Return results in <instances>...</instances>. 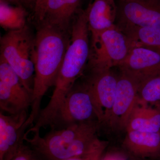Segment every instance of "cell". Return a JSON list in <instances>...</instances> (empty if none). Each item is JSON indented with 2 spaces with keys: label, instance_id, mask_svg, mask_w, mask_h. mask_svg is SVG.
Listing matches in <instances>:
<instances>
[{
  "label": "cell",
  "instance_id": "obj_10",
  "mask_svg": "<svg viewBox=\"0 0 160 160\" xmlns=\"http://www.w3.org/2000/svg\"><path fill=\"white\" fill-rule=\"evenodd\" d=\"M118 67L139 86L147 80L160 77V53L144 47H133Z\"/></svg>",
  "mask_w": 160,
  "mask_h": 160
},
{
  "label": "cell",
  "instance_id": "obj_21",
  "mask_svg": "<svg viewBox=\"0 0 160 160\" xmlns=\"http://www.w3.org/2000/svg\"><path fill=\"white\" fill-rule=\"evenodd\" d=\"M9 160H40L39 157L30 146L23 142Z\"/></svg>",
  "mask_w": 160,
  "mask_h": 160
},
{
  "label": "cell",
  "instance_id": "obj_5",
  "mask_svg": "<svg viewBox=\"0 0 160 160\" xmlns=\"http://www.w3.org/2000/svg\"><path fill=\"white\" fill-rule=\"evenodd\" d=\"M132 48L129 38L116 25L91 36L89 56L91 69H109L118 66Z\"/></svg>",
  "mask_w": 160,
  "mask_h": 160
},
{
  "label": "cell",
  "instance_id": "obj_6",
  "mask_svg": "<svg viewBox=\"0 0 160 160\" xmlns=\"http://www.w3.org/2000/svg\"><path fill=\"white\" fill-rule=\"evenodd\" d=\"M90 122L99 124L93 97L86 80L76 82L65 98L52 128Z\"/></svg>",
  "mask_w": 160,
  "mask_h": 160
},
{
  "label": "cell",
  "instance_id": "obj_16",
  "mask_svg": "<svg viewBox=\"0 0 160 160\" xmlns=\"http://www.w3.org/2000/svg\"><path fill=\"white\" fill-rule=\"evenodd\" d=\"M126 132H160V109L137 102L128 120Z\"/></svg>",
  "mask_w": 160,
  "mask_h": 160
},
{
  "label": "cell",
  "instance_id": "obj_13",
  "mask_svg": "<svg viewBox=\"0 0 160 160\" xmlns=\"http://www.w3.org/2000/svg\"><path fill=\"white\" fill-rule=\"evenodd\" d=\"M123 146L132 154L142 158L160 157V132L127 131Z\"/></svg>",
  "mask_w": 160,
  "mask_h": 160
},
{
  "label": "cell",
  "instance_id": "obj_2",
  "mask_svg": "<svg viewBox=\"0 0 160 160\" xmlns=\"http://www.w3.org/2000/svg\"><path fill=\"white\" fill-rule=\"evenodd\" d=\"M89 32L87 10L80 12L71 25L70 41L53 93L47 106L40 112V119L44 122L54 121L66 96L82 74L90 56Z\"/></svg>",
  "mask_w": 160,
  "mask_h": 160
},
{
  "label": "cell",
  "instance_id": "obj_7",
  "mask_svg": "<svg viewBox=\"0 0 160 160\" xmlns=\"http://www.w3.org/2000/svg\"><path fill=\"white\" fill-rule=\"evenodd\" d=\"M32 95L23 86L19 78L6 61L0 58V108L13 115L28 111Z\"/></svg>",
  "mask_w": 160,
  "mask_h": 160
},
{
  "label": "cell",
  "instance_id": "obj_20",
  "mask_svg": "<svg viewBox=\"0 0 160 160\" xmlns=\"http://www.w3.org/2000/svg\"><path fill=\"white\" fill-rule=\"evenodd\" d=\"M107 145L108 142L104 141L99 146L88 152L63 160H101Z\"/></svg>",
  "mask_w": 160,
  "mask_h": 160
},
{
  "label": "cell",
  "instance_id": "obj_23",
  "mask_svg": "<svg viewBox=\"0 0 160 160\" xmlns=\"http://www.w3.org/2000/svg\"><path fill=\"white\" fill-rule=\"evenodd\" d=\"M101 160H127L125 156L117 152H108L104 155Z\"/></svg>",
  "mask_w": 160,
  "mask_h": 160
},
{
  "label": "cell",
  "instance_id": "obj_14",
  "mask_svg": "<svg viewBox=\"0 0 160 160\" xmlns=\"http://www.w3.org/2000/svg\"><path fill=\"white\" fill-rule=\"evenodd\" d=\"M86 10L91 36L115 26L117 6L114 0H94Z\"/></svg>",
  "mask_w": 160,
  "mask_h": 160
},
{
  "label": "cell",
  "instance_id": "obj_11",
  "mask_svg": "<svg viewBox=\"0 0 160 160\" xmlns=\"http://www.w3.org/2000/svg\"><path fill=\"white\" fill-rule=\"evenodd\" d=\"M138 84L121 72L118 76L115 98L109 123L112 128L126 129L128 120L137 102Z\"/></svg>",
  "mask_w": 160,
  "mask_h": 160
},
{
  "label": "cell",
  "instance_id": "obj_12",
  "mask_svg": "<svg viewBox=\"0 0 160 160\" xmlns=\"http://www.w3.org/2000/svg\"><path fill=\"white\" fill-rule=\"evenodd\" d=\"M29 116L27 111L13 115L0 112V160L10 159L24 142Z\"/></svg>",
  "mask_w": 160,
  "mask_h": 160
},
{
  "label": "cell",
  "instance_id": "obj_19",
  "mask_svg": "<svg viewBox=\"0 0 160 160\" xmlns=\"http://www.w3.org/2000/svg\"><path fill=\"white\" fill-rule=\"evenodd\" d=\"M137 103L160 109V77L150 79L139 86Z\"/></svg>",
  "mask_w": 160,
  "mask_h": 160
},
{
  "label": "cell",
  "instance_id": "obj_9",
  "mask_svg": "<svg viewBox=\"0 0 160 160\" xmlns=\"http://www.w3.org/2000/svg\"><path fill=\"white\" fill-rule=\"evenodd\" d=\"M91 71L86 81L93 97L99 123L108 124L115 98L118 76L111 69Z\"/></svg>",
  "mask_w": 160,
  "mask_h": 160
},
{
  "label": "cell",
  "instance_id": "obj_17",
  "mask_svg": "<svg viewBox=\"0 0 160 160\" xmlns=\"http://www.w3.org/2000/svg\"><path fill=\"white\" fill-rule=\"evenodd\" d=\"M118 28L129 38L132 47H144L160 53V27L129 26Z\"/></svg>",
  "mask_w": 160,
  "mask_h": 160
},
{
  "label": "cell",
  "instance_id": "obj_1",
  "mask_svg": "<svg viewBox=\"0 0 160 160\" xmlns=\"http://www.w3.org/2000/svg\"><path fill=\"white\" fill-rule=\"evenodd\" d=\"M71 27L38 24L35 36L33 54L35 77L31 111L26 122L33 126L41 111L44 95L54 86L71 37Z\"/></svg>",
  "mask_w": 160,
  "mask_h": 160
},
{
  "label": "cell",
  "instance_id": "obj_3",
  "mask_svg": "<svg viewBox=\"0 0 160 160\" xmlns=\"http://www.w3.org/2000/svg\"><path fill=\"white\" fill-rule=\"evenodd\" d=\"M99 124L97 122L73 124L61 129H52L46 135L32 133L24 135V141L38 155L46 160H63L84 154L104 142L98 137Z\"/></svg>",
  "mask_w": 160,
  "mask_h": 160
},
{
  "label": "cell",
  "instance_id": "obj_4",
  "mask_svg": "<svg viewBox=\"0 0 160 160\" xmlns=\"http://www.w3.org/2000/svg\"><path fill=\"white\" fill-rule=\"evenodd\" d=\"M34 40L27 25L19 30L8 32L0 39V58L9 64L32 95L35 77Z\"/></svg>",
  "mask_w": 160,
  "mask_h": 160
},
{
  "label": "cell",
  "instance_id": "obj_25",
  "mask_svg": "<svg viewBox=\"0 0 160 160\" xmlns=\"http://www.w3.org/2000/svg\"><path fill=\"white\" fill-rule=\"evenodd\" d=\"M0 1H2V2H5L8 3H19V0H0Z\"/></svg>",
  "mask_w": 160,
  "mask_h": 160
},
{
  "label": "cell",
  "instance_id": "obj_22",
  "mask_svg": "<svg viewBox=\"0 0 160 160\" xmlns=\"http://www.w3.org/2000/svg\"><path fill=\"white\" fill-rule=\"evenodd\" d=\"M47 1V0H37L36 2L34 15L38 24L42 22L44 19Z\"/></svg>",
  "mask_w": 160,
  "mask_h": 160
},
{
  "label": "cell",
  "instance_id": "obj_8",
  "mask_svg": "<svg viewBox=\"0 0 160 160\" xmlns=\"http://www.w3.org/2000/svg\"><path fill=\"white\" fill-rule=\"evenodd\" d=\"M116 25L160 28V0H119Z\"/></svg>",
  "mask_w": 160,
  "mask_h": 160
},
{
  "label": "cell",
  "instance_id": "obj_15",
  "mask_svg": "<svg viewBox=\"0 0 160 160\" xmlns=\"http://www.w3.org/2000/svg\"><path fill=\"white\" fill-rule=\"evenodd\" d=\"M81 1L47 0L44 19L41 23L70 28V22L77 11Z\"/></svg>",
  "mask_w": 160,
  "mask_h": 160
},
{
  "label": "cell",
  "instance_id": "obj_18",
  "mask_svg": "<svg viewBox=\"0 0 160 160\" xmlns=\"http://www.w3.org/2000/svg\"><path fill=\"white\" fill-rule=\"evenodd\" d=\"M26 12L21 6H13L0 1V25L6 30L23 29L26 26Z\"/></svg>",
  "mask_w": 160,
  "mask_h": 160
},
{
  "label": "cell",
  "instance_id": "obj_24",
  "mask_svg": "<svg viewBox=\"0 0 160 160\" xmlns=\"http://www.w3.org/2000/svg\"><path fill=\"white\" fill-rule=\"evenodd\" d=\"M20 4H23L26 6H35L37 0H19Z\"/></svg>",
  "mask_w": 160,
  "mask_h": 160
}]
</instances>
